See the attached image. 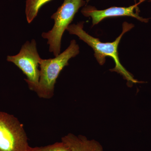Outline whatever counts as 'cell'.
Segmentation results:
<instances>
[{
  "mask_svg": "<svg viewBox=\"0 0 151 151\" xmlns=\"http://www.w3.org/2000/svg\"><path fill=\"white\" fill-rule=\"evenodd\" d=\"M84 22L77 24H70L67 27V30L70 34L77 35L80 40L86 42L93 49L94 56L99 64L103 65L105 62L106 57L112 58L115 63V67L111 70L121 74L124 79L130 84L145 83L144 81H138L134 76L127 71L120 62L118 52V47L123 36L127 32L134 27V25L125 22L123 24V30L120 35L113 42H103L97 38L89 35L83 29Z\"/></svg>",
  "mask_w": 151,
  "mask_h": 151,
  "instance_id": "obj_1",
  "label": "cell"
},
{
  "mask_svg": "<svg viewBox=\"0 0 151 151\" xmlns=\"http://www.w3.org/2000/svg\"><path fill=\"white\" fill-rule=\"evenodd\" d=\"M79 52V46L73 40L65 51L54 58H41L39 62V82L35 92L39 97L50 99L53 97L55 85L60 73L65 66L68 65L69 60L75 57Z\"/></svg>",
  "mask_w": 151,
  "mask_h": 151,
  "instance_id": "obj_2",
  "label": "cell"
},
{
  "mask_svg": "<svg viewBox=\"0 0 151 151\" xmlns=\"http://www.w3.org/2000/svg\"><path fill=\"white\" fill-rule=\"evenodd\" d=\"M86 4L84 0H64L62 4L51 16L54 20L53 27L47 32H43L42 36L46 39L49 45V51L55 56L60 54L63 35L73 21L78 10Z\"/></svg>",
  "mask_w": 151,
  "mask_h": 151,
  "instance_id": "obj_3",
  "label": "cell"
},
{
  "mask_svg": "<svg viewBox=\"0 0 151 151\" xmlns=\"http://www.w3.org/2000/svg\"><path fill=\"white\" fill-rule=\"evenodd\" d=\"M23 124L14 115L0 111V151H29Z\"/></svg>",
  "mask_w": 151,
  "mask_h": 151,
  "instance_id": "obj_4",
  "label": "cell"
},
{
  "mask_svg": "<svg viewBox=\"0 0 151 151\" xmlns=\"http://www.w3.org/2000/svg\"><path fill=\"white\" fill-rule=\"evenodd\" d=\"M37 48L35 40L27 41L22 45L18 54L7 57V60L17 66L26 76L25 80L29 88L35 92L39 82L40 70L39 69L41 59Z\"/></svg>",
  "mask_w": 151,
  "mask_h": 151,
  "instance_id": "obj_5",
  "label": "cell"
},
{
  "mask_svg": "<svg viewBox=\"0 0 151 151\" xmlns=\"http://www.w3.org/2000/svg\"><path fill=\"white\" fill-rule=\"evenodd\" d=\"M141 3H136L134 5L127 7H111L104 10H99L94 6H87L84 7L81 10V13L86 17H91L92 19L93 26L98 24L104 19L107 18L119 17H130L137 19L138 20L143 22L147 23L151 18L145 19L140 17L139 12V9L138 6Z\"/></svg>",
  "mask_w": 151,
  "mask_h": 151,
  "instance_id": "obj_6",
  "label": "cell"
},
{
  "mask_svg": "<svg viewBox=\"0 0 151 151\" xmlns=\"http://www.w3.org/2000/svg\"><path fill=\"white\" fill-rule=\"evenodd\" d=\"M71 151H104L102 145L94 140H89L82 135L78 136L72 134L65 135L61 138Z\"/></svg>",
  "mask_w": 151,
  "mask_h": 151,
  "instance_id": "obj_7",
  "label": "cell"
},
{
  "mask_svg": "<svg viewBox=\"0 0 151 151\" xmlns=\"http://www.w3.org/2000/svg\"><path fill=\"white\" fill-rule=\"evenodd\" d=\"M51 0H26L25 14L28 23H31L37 16L41 8Z\"/></svg>",
  "mask_w": 151,
  "mask_h": 151,
  "instance_id": "obj_8",
  "label": "cell"
},
{
  "mask_svg": "<svg viewBox=\"0 0 151 151\" xmlns=\"http://www.w3.org/2000/svg\"><path fill=\"white\" fill-rule=\"evenodd\" d=\"M29 151H71L69 148L62 142L44 147H32Z\"/></svg>",
  "mask_w": 151,
  "mask_h": 151,
  "instance_id": "obj_9",
  "label": "cell"
},
{
  "mask_svg": "<svg viewBox=\"0 0 151 151\" xmlns=\"http://www.w3.org/2000/svg\"><path fill=\"white\" fill-rule=\"evenodd\" d=\"M140 1H142V3L143 2L145 1H146V0H140ZM149 1H151V0H150Z\"/></svg>",
  "mask_w": 151,
  "mask_h": 151,
  "instance_id": "obj_10",
  "label": "cell"
},
{
  "mask_svg": "<svg viewBox=\"0 0 151 151\" xmlns=\"http://www.w3.org/2000/svg\"><path fill=\"white\" fill-rule=\"evenodd\" d=\"M89 1V0H87V1H86V2H88V1ZM135 1V4H136V1H137V0H134Z\"/></svg>",
  "mask_w": 151,
  "mask_h": 151,
  "instance_id": "obj_11",
  "label": "cell"
}]
</instances>
